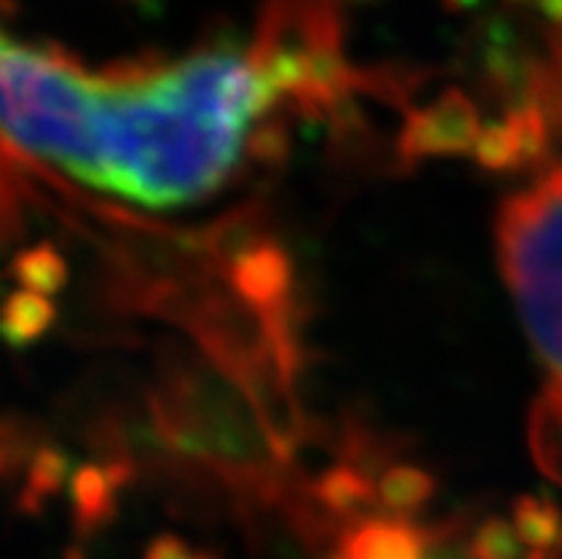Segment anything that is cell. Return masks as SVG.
I'll return each instance as SVG.
<instances>
[{
  "label": "cell",
  "mask_w": 562,
  "mask_h": 559,
  "mask_svg": "<svg viewBox=\"0 0 562 559\" xmlns=\"http://www.w3.org/2000/svg\"><path fill=\"white\" fill-rule=\"evenodd\" d=\"M192 548L186 546V539H180L178 534H160L149 543L143 559H192Z\"/></svg>",
  "instance_id": "cell-16"
},
{
  "label": "cell",
  "mask_w": 562,
  "mask_h": 559,
  "mask_svg": "<svg viewBox=\"0 0 562 559\" xmlns=\"http://www.w3.org/2000/svg\"><path fill=\"white\" fill-rule=\"evenodd\" d=\"M192 559H217V557H214V554H209V551H200V554H194Z\"/></svg>",
  "instance_id": "cell-18"
},
{
  "label": "cell",
  "mask_w": 562,
  "mask_h": 559,
  "mask_svg": "<svg viewBox=\"0 0 562 559\" xmlns=\"http://www.w3.org/2000/svg\"><path fill=\"white\" fill-rule=\"evenodd\" d=\"M274 107L255 57L200 49L100 71L89 183L140 205H183L235 171L243 135Z\"/></svg>",
  "instance_id": "cell-1"
},
{
  "label": "cell",
  "mask_w": 562,
  "mask_h": 559,
  "mask_svg": "<svg viewBox=\"0 0 562 559\" xmlns=\"http://www.w3.org/2000/svg\"><path fill=\"white\" fill-rule=\"evenodd\" d=\"M314 496L331 514H355L369 503H378V485L355 466H337L314 485Z\"/></svg>",
  "instance_id": "cell-9"
},
{
  "label": "cell",
  "mask_w": 562,
  "mask_h": 559,
  "mask_svg": "<svg viewBox=\"0 0 562 559\" xmlns=\"http://www.w3.org/2000/svg\"><path fill=\"white\" fill-rule=\"evenodd\" d=\"M331 559H342V557H331Z\"/></svg>",
  "instance_id": "cell-19"
},
{
  "label": "cell",
  "mask_w": 562,
  "mask_h": 559,
  "mask_svg": "<svg viewBox=\"0 0 562 559\" xmlns=\"http://www.w3.org/2000/svg\"><path fill=\"white\" fill-rule=\"evenodd\" d=\"M497 251L522 326L551 369L546 389L562 396V166L503 205Z\"/></svg>",
  "instance_id": "cell-2"
},
{
  "label": "cell",
  "mask_w": 562,
  "mask_h": 559,
  "mask_svg": "<svg viewBox=\"0 0 562 559\" xmlns=\"http://www.w3.org/2000/svg\"><path fill=\"white\" fill-rule=\"evenodd\" d=\"M514 528L531 554H560L562 511L542 496H520L512 508Z\"/></svg>",
  "instance_id": "cell-7"
},
{
  "label": "cell",
  "mask_w": 562,
  "mask_h": 559,
  "mask_svg": "<svg viewBox=\"0 0 562 559\" xmlns=\"http://www.w3.org/2000/svg\"><path fill=\"white\" fill-rule=\"evenodd\" d=\"M423 559H474L469 543L457 537L451 528H426V551Z\"/></svg>",
  "instance_id": "cell-15"
},
{
  "label": "cell",
  "mask_w": 562,
  "mask_h": 559,
  "mask_svg": "<svg viewBox=\"0 0 562 559\" xmlns=\"http://www.w3.org/2000/svg\"><path fill=\"white\" fill-rule=\"evenodd\" d=\"M531 446L542 471L562 482V400L549 391H542L531 420Z\"/></svg>",
  "instance_id": "cell-10"
},
{
  "label": "cell",
  "mask_w": 562,
  "mask_h": 559,
  "mask_svg": "<svg viewBox=\"0 0 562 559\" xmlns=\"http://www.w3.org/2000/svg\"><path fill=\"white\" fill-rule=\"evenodd\" d=\"M474 559H528V548L520 539L514 523L492 517L480 525L469 539Z\"/></svg>",
  "instance_id": "cell-13"
},
{
  "label": "cell",
  "mask_w": 562,
  "mask_h": 559,
  "mask_svg": "<svg viewBox=\"0 0 562 559\" xmlns=\"http://www.w3.org/2000/svg\"><path fill=\"white\" fill-rule=\"evenodd\" d=\"M535 3L551 23H560L562 26V0H535Z\"/></svg>",
  "instance_id": "cell-17"
},
{
  "label": "cell",
  "mask_w": 562,
  "mask_h": 559,
  "mask_svg": "<svg viewBox=\"0 0 562 559\" xmlns=\"http://www.w3.org/2000/svg\"><path fill=\"white\" fill-rule=\"evenodd\" d=\"M435 494V477L417 466H394L385 468L378 480V500L397 517H408Z\"/></svg>",
  "instance_id": "cell-8"
},
{
  "label": "cell",
  "mask_w": 562,
  "mask_h": 559,
  "mask_svg": "<svg viewBox=\"0 0 562 559\" xmlns=\"http://www.w3.org/2000/svg\"><path fill=\"white\" fill-rule=\"evenodd\" d=\"M126 477L123 466H86L80 468L71 494H75V508H78V523L83 528H98L109 523L114 514V491Z\"/></svg>",
  "instance_id": "cell-6"
},
{
  "label": "cell",
  "mask_w": 562,
  "mask_h": 559,
  "mask_svg": "<svg viewBox=\"0 0 562 559\" xmlns=\"http://www.w3.org/2000/svg\"><path fill=\"white\" fill-rule=\"evenodd\" d=\"M232 283L246 303L269 317H283L289 286H292L289 257L274 243H260L232 266Z\"/></svg>",
  "instance_id": "cell-4"
},
{
  "label": "cell",
  "mask_w": 562,
  "mask_h": 559,
  "mask_svg": "<svg viewBox=\"0 0 562 559\" xmlns=\"http://www.w3.org/2000/svg\"><path fill=\"white\" fill-rule=\"evenodd\" d=\"M483 123L477 107L460 89L442 92L435 103L420 112L408 114L406 128L400 135V157L420 160V157H449L474 152Z\"/></svg>",
  "instance_id": "cell-3"
},
{
  "label": "cell",
  "mask_w": 562,
  "mask_h": 559,
  "mask_svg": "<svg viewBox=\"0 0 562 559\" xmlns=\"http://www.w3.org/2000/svg\"><path fill=\"white\" fill-rule=\"evenodd\" d=\"M474 157H477V164L483 166V169H522L520 135H517V126H514L512 118L483 126L477 143H474Z\"/></svg>",
  "instance_id": "cell-12"
},
{
  "label": "cell",
  "mask_w": 562,
  "mask_h": 559,
  "mask_svg": "<svg viewBox=\"0 0 562 559\" xmlns=\"http://www.w3.org/2000/svg\"><path fill=\"white\" fill-rule=\"evenodd\" d=\"M52 317H55V309L49 300L35 291H21L3 309V332L9 340L29 343L52 326Z\"/></svg>",
  "instance_id": "cell-11"
},
{
  "label": "cell",
  "mask_w": 562,
  "mask_h": 559,
  "mask_svg": "<svg viewBox=\"0 0 562 559\" xmlns=\"http://www.w3.org/2000/svg\"><path fill=\"white\" fill-rule=\"evenodd\" d=\"M18 277L35 294H55L66 283V262L55 248L41 246L18 260Z\"/></svg>",
  "instance_id": "cell-14"
},
{
  "label": "cell",
  "mask_w": 562,
  "mask_h": 559,
  "mask_svg": "<svg viewBox=\"0 0 562 559\" xmlns=\"http://www.w3.org/2000/svg\"><path fill=\"white\" fill-rule=\"evenodd\" d=\"M426 528L406 519H366L342 537V559H423Z\"/></svg>",
  "instance_id": "cell-5"
}]
</instances>
